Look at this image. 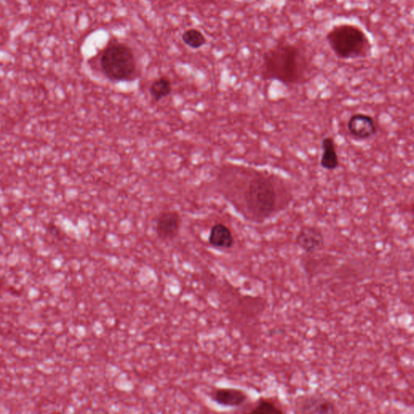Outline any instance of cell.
<instances>
[{"label": "cell", "instance_id": "1", "mask_svg": "<svg viewBox=\"0 0 414 414\" xmlns=\"http://www.w3.org/2000/svg\"><path fill=\"white\" fill-rule=\"evenodd\" d=\"M231 185L221 182L225 199L247 221L263 223L287 208L291 196L279 178L259 171H244Z\"/></svg>", "mask_w": 414, "mask_h": 414}, {"label": "cell", "instance_id": "2", "mask_svg": "<svg viewBox=\"0 0 414 414\" xmlns=\"http://www.w3.org/2000/svg\"><path fill=\"white\" fill-rule=\"evenodd\" d=\"M308 61L299 45L280 43L265 51L263 56L265 80L278 81L286 86L300 84L308 74Z\"/></svg>", "mask_w": 414, "mask_h": 414}, {"label": "cell", "instance_id": "3", "mask_svg": "<svg viewBox=\"0 0 414 414\" xmlns=\"http://www.w3.org/2000/svg\"><path fill=\"white\" fill-rule=\"evenodd\" d=\"M326 42L336 57L342 60L364 59L370 57L372 53L370 38L355 24L334 25L326 34Z\"/></svg>", "mask_w": 414, "mask_h": 414}, {"label": "cell", "instance_id": "4", "mask_svg": "<svg viewBox=\"0 0 414 414\" xmlns=\"http://www.w3.org/2000/svg\"><path fill=\"white\" fill-rule=\"evenodd\" d=\"M100 65L105 77L112 82L129 81L135 75V54L124 43L114 42L107 45L102 51Z\"/></svg>", "mask_w": 414, "mask_h": 414}, {"label": "cell", "instance_id": "5", "mask_svg": "<svg viewBox=\"0 0 414 414\" xmlns=\"http://www.w3.org/2000/svg\"><path fill=\"white\" fill-rule=\"evenodd\" d=\"M294 414H336L334 403L320 393H308L295 399Z\"/></svg>", "mask_w": 414, "mask_h": 414}, {"label": "cell", "instance_id": "6", "mask_svg": "<svg viewBox=\"0 0 414 414\" xmlns=\"http://www.w3.org/2000/svg\"><path fill=\"white\" fill-rule=\"evenodd\" d=\"M346 126L352 139L357 142L370 140L378 133V126L374 117L364 112L352 114Z\"/></svg>", "mask_w": 414, "mask_h": 414}, {"label": "cell", "instance_id": "7", "mask_svg": "<svg viewBox=\"0 0 414 414\" xmlns=\"http://www.w3.org/2000/svg\"><path fill=\"white\" fill-rule=\"evenodd\" d=\"M182 217L180 214L172 209L163 211L156 219L155 232L158 238L163 242L176 239L181 231Z\"/></svg>", "mask_w": 414, "mask_h": 414}, {"label": "cell", "instance_id": "8", "mask_svg": "<svg viewBox=\"0 0 414 414\" xmlns=\"http://www.w3.org/2000/svg\"><path fill=\"white\" fill-rule=\"evenodd\" d=\"M295 243L304 253L313 254L324 248L325 237L320 228L305 226L300 230Z\"/></svg>", "mask_w": 414, "mask_h": 414}, {"label": "cell", "instance_id": "9", "mask_svg": "<svg viewBox=\"0 0 414 414\" xmlns=\"http://www.w3.org/2000/svg\"><path fill=\"white\" fill-rule=\"evenodd\" d=\"M212 400L218 405L225 407H239L246 403L249 397L246 392L237 388H219L212 393Z\"/></svg>", "mask_w": 414, "mask_h": 414}, {"label": "cell", "instance_id": "10", "mask_svg": "<svg viewBox=\"0 0 414 414\" xmlns=\"http://www.w3.org/2000/svg\"><path fill=\"white\" fill-rule=\"evenodd\" d=\"M322 156L320 166L327 171H335L340 165L339 156L337 154L335 141L330 136L325 137L320 144Z\"/></svg>", "mask_w": 414, "mask_h": 414}, {"label": "cell", "instance_id": "11", "mask_svg": "<svg viewBox=\"0 0 414 414\" xmlns=\"http://www.w3.org/2000/svg\"><path fill=\"white\" fill-rule=\"evenodd\" d=\"M208 240L212 247L219 249H231L235 244L231 230L223 223L214 225L209 232Z\"/></svg>", "mask_w": 414, "mask_h": 414}, {"label": "cell", "instance_id": "12", "mask_svg": "<svg viewBox=\"0 0 414 414\" xmlns=\"http://www.w3.org/2000/svg\"><path fill=\"white\" fill-rule=\"evenodd\" d=\"M150 94L156 101H160L170 96L172 91V82L165 76L157 79L150 87Z\"/></svg>", "mask_w": 414, "mask_h": 414}, {"label": "cell", "instance_id": "13", "mask_svg": "<svg viewBox=\"0 0 414 414\" xmlns=\"http://www.w3.org/2000/svg\"><path fill=\"white\" fill-rule=\"evenodd\" d=\"M184 44L193 50H198L207 44V38L200 30L190 29L186 30L182 35Z\"/></svg>", "mask_w": 414, "mask_h": 414}, {"label": "cell", "instance_id": "14", "mask_svg": "<svg viewBox=\"0 0 414 414\" xmlns=\"http://www.w3.org/2000/svg\"><path fill=\"white\" fill-rule=\"evenodd\" d=\"M244 414H285L283 410L273 401L260 399L256 405Z\"/></svg>", "mask_w": 414, "mask_h": 414}]
</instances>
